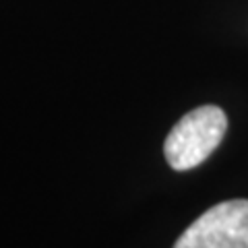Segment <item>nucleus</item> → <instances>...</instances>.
I'll return each mask as SVG.
<instances>
[{"label":"nucleus","mask_w":248,"mask_h":248,"mask_svg":"<svg viewBox=\"0 0 248 248\" xmlns=\"http://www.w3.org/2000/svg\"><path fill=\"white\" fill-rule=\"evenodd\" d=\"M228 116L217 106H201L184 114L170 130L164 143V155L170 168L186 172L201 166L223 141Z\"/></svg>","instance_id":"nucleus-1"},{"label":"nucleus","mask_w":248,"mask_h":248,"mask_svg":"<svg viewBox=\"0 0 248 248\" xmlns=\"http://www.w3.org/2000/svg\"><path fill=\"white\" fill-rule=\"evenodd\" d=\"M174 248H248V199L217 203L182 232Z\"/></svg>","instance_id":"nucleus-2"}]
</instances>
